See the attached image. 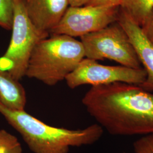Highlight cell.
Segmentation results:
<instances>
[{"label":"cell","instance_id":"obj_1","mask_svg":"<svg viewBox=\"0 0 153 153\" xmlns=\"http://www.w3.org/2000/svg\"><path fill=\"white\" fill-rule=\"evenodd\" d=\"M82 103L112 135L153 134V94L139 85L118 82L93 86Z\"/></svg>","mask_w":153,"mask_h":153},{"label":"cell","instance_id":"obj_2","mask_svg":"<svg viewBox=\"0 0 153 153\" xmlns=\"http://www.w3.org/2000/svg\"><path fill=\"white\" fill-rule=\"evenodd\" d=\"M0 114L33 153H68L71 147L94 143L103 134V128L98 124L76 130L49 126L25 110L10 109L1 101Z\"/></svg>","mask_w":153,"mask_h":153},{"label":"cell","instance_id":"obj_3","mask_svg":"<svg viewBox=\"0 0 153 153\" xmlns=\"http://www.w3.org/2000/svg\"><path fill=\"white\" fill-rule=\"evenodd\" d=\"M85 58L81 41L55 35L39 42L33 49L25 76L53 86L65 79Z\"/></svg>","mask_w":153,"mask_h":153},{"label":"cell","instance_id":"obj_4","mask_svg":"<svg viewBox=\"0 0 153 153\" xmlns=\"http://www.w3.org/2000/svg\"><path fill=\"white\" fill-rule=\"evenodd\" d=\"M12 35L5 53L0 57V70L20 81L25 76L28 61L36 44L49 33L35 27L26 14L24 0H15Z\"/></svg>","mask_w":153,"mask_h":153},{"label":"cell","instance_id":"obj_5","mask_svg":"<svg viewBox=\"0 0 153 153\" xmlns=\"http://www.w3.org/2000/svg\"><path fill=\"white\" fill-rule=\"evenodd\" d=\"M81 42L85 58L96 61L108 59L133 69L142 68L127 33L117 21L83 36Z\"/></svg>","mask_w":153,"mask_h":153},{"label":"cell","instance_id":"obj_6","mask_svg":"<svg viewBox=\"0 0 153 153\" xmlns=\"http://www.w3.org/2000/svg\"><path fill=\"white\" fill-rule=\"evenodd\" d=\"M146 76L143 68L103 65L96 60L84 58L65 81L69 88L74 89L85 85L93 86L118 82L140 85L145 82Z\"/></svg>","mask_w":153,"mask_h":153},{"label":"cell","instance_id":"obj_7","mask_svg":"<svg viewBox=\"0 0 153 153\" xmlns=\"http://www.w3.org/2000/svg\"><path fill=\"white\" fill-rule=\"evenodd\" d=\"M119 10V6H70L50 33L81 38L117 22Z\"/></svg>","mask_w":153,"mask_h":153},{"label":"cell","instance_id":"obj_8","mask_svg":"<svg viewBox=\"0 0 153 153\" xmlns=\"http://www.w3.org/2000/svg\"><path fill=\"white\" fill-rule=\"evenodd\" d=\"M24 5L33 26L49 33L60 22L69 2V0H24Z\"/></svg>","mask_w":153,"mask_h":153},{"label":"cell","instance_id":"obj_9","mask_svg":"<svg viewBox=\"0 0 153 153\" xmlns=\"http://www.w3.org/2000/svg\"><path fill=\"white\" fill-rule=\"evenodd\" d=\"M117 22L124 29L137 52L142 68L147 76L145 82L139 86L144 90L153 91V46L138 26L126 14L119 10Z\"/></svg>","mask_w":153,"mask_h":153},{"label":"cell","instance_id":"obj_10","mask_svg":"<svg viewBox=\"0 0 153 153\" xmlns=\"http://www.w3.org/2000/svg\"><path fill=\"white\" fill-rule=\"evenodd\" d=\"M0 101L10 109L25 110L27 103L25 88L19 81L0 70Z\"/></svg>","mask_w":153,"mask_h":153},{"label":"cell","instance_id":"obj_11","mask_svg":"<svg viewBox=\"0 0 153 153\" xmlns=\"http://www.w3.org/2000/svg\"><path fill=\"white\" fill-rule=\"evenodd\" d=\"M120 10L141 26L153 9V0H121Z\"/></svg>","mask_w":153,"mask_h":153},{"label":"cell","instance_id":"obj_12","mask_svg":"<svg viewBox=\"0 0 153 153\" xmlns=\"http://www.w3.org/2000/svg\"><path fill=\"white\" fill-rule=\"evenodd\" d=\"M0 153H23L18 138L4 129H0Z\"/></svg>","mask_w":153,"mask_h":153},{"label":"cell","instance_id":"obj_13","mask_svg":"<svg viewBox=\"0 0 153 153\" xmlns=\"http://www.w3.org/2000/svg\"><path fill=\"white\" fill-rule=\"evenodd\" d=\"M15 0H0V27L10 30L14 16Z\"/></svg>","mask_w":153,"mask_h":153},{"label":"cell","instance_id":"obj_14","mask_svg":"<svg viewBox=\"0 0 153 153\" xmlns=\"http://www.w3.org/2000/svg\"><path fill=\"white\" fill-rule=\"evenodd\" d=\"M133 153H153V134L143 136L134 141Z\"/></svg>","mask_w":153,"mask_h":153},{"label":"cell","instance_id":"obj_15","mask_svg":"<svg viewBox=\"0 0 153 153\" xmlns=\"http://www.w3.org/2000/svg\"><path fill=\"white\" fill-rule=\"evenodd\" d=\"M140 27L146 38L153 46V9Z\"/></svg>","mask_w":153,"mask_h":153},{"label":"cell","instance_id":"obj_16","mask_svg":"<svg viewBox=\"0 0 153 153\" xmlns=\"http://www.w3.org/2000/svg\"><path fill=\"white\" fill-rule=\"evenodd\" d=\"M121 0H90L88 5L119 6Z\"/></svg>","mask_w":153,"mask_h":153},{"label":"cell","instance_id":"obj_17","mask_svg":"<svg viewBox=\"0 0 153 153\" xmlns=\"http://www.w3.org/2000/svg\"><path fill=\"white\" fill-rule=\"evenodd\" d=\"M90 0H69V5L71 7H80L87 5Z\"/></svg>","mask_w":153,"mask_h":153}]
</instances>
